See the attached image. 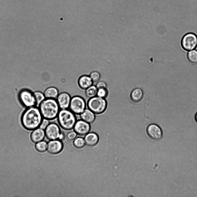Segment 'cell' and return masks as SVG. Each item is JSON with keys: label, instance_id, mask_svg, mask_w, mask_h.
<instances>
[{"label": "cell", "instance_id": "cell-20", "mask_svg": "<svg viewBox=\"0 0 197 197\" xmlns=\"http://www.w3.org/2000/svg\"><path fill=\"white\" fill-rule=\"evenodd\" d=\"M33 94L36 101V106L39 107L41 103L45 99L44 94L39 91L35 92Z\"/></svg>", "mask_w": 197, "mask_h": 197}, {"label": "cell", "instance_id": "cell-6", "mask_svg": "<svg viewBox=\"0 0 197 197\" xmlns=\"http://www.w3.org/2000/svg\"><path fill=\"white\" fill-rule=\"evenodd\" d=\"M181 45L185 50L189 51L197 47V36L194 33H190L185 35L181 41Z\"/></svg>", "mask_w": 197, "mask_h": 197}, {"label": "cell", "instance_id": "cell-23", "mask_svg": "<svg viewBox=\"0 0 197 197\" xmlns=\"http://www.w3.org/2000/svg\"><path fill=\"white\" fill-rule=\"evenodd\" d=\"M84 140L81 137H78L75 140L73 145L75 147L78 149L83 147L85 145Z\"/></svg>", "mask_w": 197, "mask_h": 197}, {"label": "cell", "instance_id": "cell-17", "mask_svg": "<svg viewBox=\"0 0 197 197\" xmlns=\"http://www.w3.org/2000/svg\"><path fill=\"white\" fill-rule=\"evenodd\" d=\"M45 98L56 99L59 94V91L54 87H50L47 88L44 93Z\"/></svg>", "mask_w": 197, "mask_h": 197}, {"label": "cell", "instance_id": "cell-9", "mask_svg": "<svg viewBox=\"0 0 197 197\" xmlns=\"http://www.w3.org/2000/svg\"><path fill=\"white\" fill-rule=\"evenodd\" d=\"M146 132L148 136L155 141L160 140L163 136V132L161 128L157 125L152 124L147 127Z\"/></svg>", "mask_w": 197, "mask_h": 197}, {"label": "cell", "instance_id": "cell-12", "mask_svg": "<svg viewBox=\"0 0 197 197\" xmlns=\"http://www.w3.org/2000/svg\"><path fill=\"white\" fill-rule=\"evenodd\" d=\"M63 148V144L59 140H51L47 144V150L52 154L59 153L62 151Z\"/></svg>", "mask_w": 197, "mask_h": 197}, {"label": "cell", "instance_id": "cell-16", "mask_svg": "<svg viewBox=\"0 0 197 197\" xmlns=\"http://www.w3.org/2000/svg\"><path fill=\"white\" fill-rule=\"evenodd\" d=\"M81 119L90 123H93L95 121V114L89 109H86L80 115Z\"/></svg>", "mask_w": 197, "mask_h": 197}, {"label": "cell", "instance_id": "cell-26", "mask_svg": "<svg viewBox=\"0 0 197 197\" xmlns=\"http://www.w3.org/2000/svg\"><path fill=\"white\" fill-rule=\"evenodd\" d=\"M77 134L74 131L70 132L67 134V138L70 140H73L76 138Z\"/></svg>", "mask_w": 197, "mask_h": 197}, {"label": "cell", "instance_id": "cell-21", "mask_svg": "<svg viewBox=\"0 0 197 197\" xmlns=\"http://www.w3.org/2000/svg\"><path fill=\"white\" fill-rule=\"evenodd\" d=\"M187 59L191 63L197 64V50H193L189 52L187 55Z\"/></svg>", "mask_w": 197, "mask_h": 197}, {"label": "cell", "instance_id": "cell-11", "mask_svg": "<svg viewBox=\"0 0 197 197\" xmlns=\"http://www.w3.org/2000/svg\"><path fill=\"white\" fill-rule=\"evenodd\" d=\"M71 98L70 95L66 92H63L59 94L56 100L60 109H68Z\"/></svg>", "mask_w": 197, "mask_h": 197}, {"label": "cell", "instance_id": "cell-4", "mask_svg": "<svg viewBox=\"0 0 197 197\" xmlns=\"http://www.w3.org/2000/svg\"><path fill=\"white\" fill-rule=\"evenodd\" d=\"M88 108L95 114H100L106 110L107 103L104 98L98 96L90 98L87 102Z\"/></svg>", "mask_w": 197, "mask_h": 197}, {"label": "cell", "instance_id": "cell-10", "mask_svg": "<svg viewBox=\"0 0 197 197\" xmlns=\"http://www.w3.org/2000/svg\"><path fill=\"white\" fill-rule=\"evenodd\" d=\"M90 124L82 119L77 120L73 128L74 130L79 135H86L90 130Z\"/></svg>", "mask_w": 197, "mask_h": 197}, {"label": "cell", "instance_id": "cell-14", "mask_svg": "<svg viewBox=\"0 0 197 197\" xmlns=\"http://www.w3.org/2000/svg\"><path fill=\"white\" fill-rule=\"evenodd\" d=\"M93 82L90 76L86 75L81 76L78 81L79 87L83 90H86L92 85Z\"/></svg>", "mask_w": 197, "mask_h": 197}, {"label": "cell", "instance_id": "cell-22", "mask_svg": "<svg viewBox=\"0 0 197 197\" xmlns=\"http://www.w3.org/2000/svg\"><path fill=\"white\" fill-rule=\"evenodd\" d=\"M35 148L36 150L40 152H45L47 148V144L44 141H41L37 142L35 145Z\"/></svg>", "mask_w": 197, "mask_h": 197}, {"label": "cell", "instance_id": "cell-5", "mask_svg": "<svg viewBox=\"0 0 197 197\" xmlns=\"http://www.w3.org/2000/svg\"><path fill=\"white\" fill-rule=\"evenodd\" d=\"M86 102L81 97L76 95L71 98L69 108L75 115H80L86 109Z\"/></svg>", "mask_w": 197, "mask_h": 197}, {"label": "cell", "instance_id": "cell-28", "mask_svg": "<svg viewBox=\"0 0 197 197\" xmlns=\"http://www.w3.org/2000/svg\"><path fill=\"white\" fill-rule=\"evenodd\" d=\"M98 89H106V84L104 82L100 81L99 82L96 86Z\"/></svg>", "mask_w": 197, "mask_h": 197}, {"label": "cell", "instance_id": "cell-7", "mask_svg": "<svg viewBox=\"0 0 197 197\" xmlns=\"http://www.w3.org/2000/svg\"><path fill=\"white\" fill-rule=\"evenodd\" d=\"M18 97L21 103L24 106L29 108L36 106V101L34 95L30 91L24 89L19 93Z\"/></svg>", "mask_w": 197, "mask_h": 197}, {"label": "cell", "instance_id": "cell-3", "mask_svg": "<svg viewBox=\"0 0 197 197\" xmlns=\"http://www.w3.org/2000/svg\"><path fill=\"white\" fill-rule=\"evenodd\" d=\"M58 123L63 129H72L77 121L75 115L70 110L60 109L57 116Z\"/></svg>", "mask_w": 197, "mask_h": 197}, {"label": "cell", "instance_id": "cell-19", "mask_svg": "<svg viewBox=\"0 0 197 197\" xmlns=\"http://www.w3.org/2000/svg\"><path fill=\"white\" fill-rule=\"evenodd\" d=\"M98 89L96 86L92 85L85 90V94L89 98L94 97L97 95Z\"/></svg>", "mask_w": 197, "mask_h": 197}, {"label": "cell", "instance_id": "cell-24", "mask_svg": "<svg viewBox=\"0 0 197 197\" xmlns=\"http://www.w3.org/2000/svg\"><path fill=\"white\" fill-rule=\"evenodd\" d=\"M90 76L93 82H97L100 78V74L98 72L96 71L91 72L90 74Z\"/></svg>", "mask_w": 197, "mask_h": 197}, {"label": "cell", "instance_id": "cell-8", "mask_svg": "<svg viewBox=\"0 0 197 197\" xmlns=\"http://www.w3.org/2000/svg\"><path fill=\"white\" fill-rule=\"evenodd\" d=\"M44 130L46 137L51 140L59 138L61 133L60 127L54 123H49Z\"/></svg>", "mask_w": 197, "mask_h": 197}, {"label": "cell", "instance_id": "cell-15", "mask_svg": "<svg viewBox=\"0 0 197 197\" xmlns=\"http://www.w3.org/2000/svg\"><path fill=\"white\" fill-rule=\"evenodd\" d=\"M84 140L87 145L93 147L98 143L99 137L97 134L94 132H89L86 135Z\"/></svg>", "mask_w": 197, "mask_h": 197}, {"label": "cell", "instance_id": "cell-30", "mask_svg": "<svg viewBox=\"0 0 197 197\" xmlns=\"http://www.w3.org/2000/svg\"><path fill=\"white\" fill-rule=\"evenodd\" d=\"M195 119L197 123V112H196V113L195 114Z\"/></svg>", "mask_w": 197, "mask_h": 197}, {"label": "cell", "instance_id": "cell-29", "mask_svg": "<svg viewBox=\"0 0 197 197\" xmlns=\"http://www.w3.org/2000/svg\"><path fill=\"white\" fill-rule=\"evenodd\" d=\"M64 138V134H62V133H61L59 138L60 139V140H62V139H63Z\"/></svg>", "mask_w": 197, "mask_h": 197}, {"label": "cell", "instance_id": "cell-18", "mask_svg": "<svg viewBox=\"0 0 197 197\" xmlns=\"http://www.w3.org/2000/svg\"><path fill=\"white\" fill-rule=\"evenodd\" d=\"M143 95V92L141 89L140 88H136L131 92V98L133 102H137L142 100Z\"/></svg>", "mask_w": 197, "mask_h": 197}, {"label": "cell", "instance_id": "cell-2", "mask_svg": "<svg viewBox=\"0 0 197 197\" xmlns=\"http://www.w3.org/2000/svg\"><path fill=\"white\" fill-rule=\"evenodd\" d=\"M39 107L43 118L49 121L57 118L60 109L56 100L53 98H45Z\"/></svg>", "mask_w": 197, "mask_h": 197}, {"label": "cell", "instance_id": "cell-13", "mask_svg": "<svg viewBox=\"0 0 197 197\" xmlns=\"http://www.w3.org/2000/svg\"><path fill=\"white\" fill-rule=\"evenodd\" d=\"M45 136L44 130L40 127L34 130L31 133L30 138L31 141L34 143H37L42 141Z\"/></svg>", "mask_w": 197, "mask_h": 197}, {"label": "cell", "instance_id": "cell-27", "mask_svg": "<svg viewBox=\"0 0 197 197\" xmlns=\"http://www.w3.org/2000/svg\"><path fill=\"white\" fill-rule=\"evenodd\" d=\"M49 123L48 120L43 118L39 127L43 130H44Z\"/></svg>", "mask_w": 197, "mask_h": 197}, {"label": "cell", "instance_id": "cell-25", "mask_svg": "<svg viewBox=\"0 0 197 197\" xmlns=\"http://www.w3.org/2000/svg\"><path fill=\"white\" fill-rule=\"evenodd\" d=\"M107 91L106 89H98L97 95V96L105 98L107 95Z\"/></svg>", "mask_w": 197, "mask_h": 197}, {"label": "cell", "instance_id": "cell-1", "mask_svg": "<svg viewBox=\"0 0 197 197\" xmlns=\"http://www.w3.org/2000/svg\"><path fill=\"white\" fill-rule=\"evenodd\" d=\"M43 119L39 108L34 106L28 108L24 111L21 121L25 128L32 130L39 127Z\"/></svg>", "mask_w": 197, "mask_h": 197}]
</instances>
